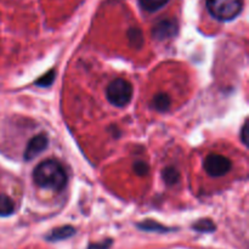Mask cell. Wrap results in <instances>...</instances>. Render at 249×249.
Wrapping results in <instances>:
<instances>
[{
    "label": "cell",
    "instance_id": "6da1fadb",
    "mask_svg": "<svg viewBox=\"0 0 249 249\" xmlns=\"http://www.w3.org/2000/svg\"><path fill=\"white\" fill-rule=\"evenodd\" d=\"M33 180L43 189L61 191L67 184V173L60 162L46 160L39 163L33 172Z\"/></svg>",
    "mask_w": 249,
    "mask_h": 249
},
{
    "label": "cell",
    "instance_id": "7a4b0ae2",
    "mask_svg": "<svg viewBox=\"0 0 249 249\" xmlns=\"http://www.w3.org/2000/svg\"><path fill=\"white\" fill-rule=\"evenodd\" d=\"M208 11L219 21H231L241 14L243 0H207Z\"/></svg>",
    "mask_w": 249,
    "mask_h": 249
},
{
    "label": "cell",
    "instance_id": "3957f363",
    "mask_svg": "<svg viewBox=\"0 0 249 249\" xmlns=\"http://www.w3.org/2000/svg\"><path fill=\"white\" fill-rule=\"evenodd\" d=\"M106 96L109 104L113 106L124 107L130 102L133 97V87L125 79L118 78L107 87Z\"/></svg>",
    "mask_w": 249,
    "mask_h": 249
},
{
    "label": "cell",
    "instance_id": "277c9868",
    "mask_svg": "<svg viewBox=\"0 0 249 249\" xmlns=\"http://www.w3.org/2000/svg\"><path fill=\"white\" fill-rule=\"evenodd\" d=\"M204 169L211 177L219 178L228 174L231 169V162L225 156L213 153L209 155L204 160Z\"/></svg>",
    "mask_w": 249,
    "mask_h": 249
},
{
    "label": "cell",
    "instance_id": "5b68a950",
    "mask_svg": "<svg viewBox=\"0 0 249 249\" xmlns=\"http://www.w3.org/2000/svg\"><path fill=\"white\" fill-rule=\"evenodd\" d=\"M49 145V139L45 134H39V135L34 136L29 140L28 145H27L26 151H24L23 158L24 160L29 162V160H34L36 156L44 150H46Z\"/></svg>",
    "mask_w": 249,
    "mask_h": 249
},
{
    "label": "cell",
    "instance_id": "8992f818",
    "mask_svg": "<svg viewBox=\"0 0 249 249\" xmlns=\"http://www.w3.org/2000/svg\"><path fill=\"white\" fill-rule=\"evenodd\" d=\"M178 33V22L175 19H163L155 24L152 36L157 40H165Z\"/></svg>",
    "mask_w": 249,
    "mask_h": 249
},
{
    "label": "cell",
    "instance_id": "52a82bcc",
    "mask_svg": "<svg viewBox=\"0 0 249 249\" xmlns=\"http://www.w3.org/2000/svg\"><path fill=\"white\" fill-rule=\"evenodd\" d=\"M75 233V229L72 226H61V228L55 229V230L51 231L48 236H46V240L50 241V242H57V241L66 240V238L72 237Z\"/></svg>",
    "mask_w": 249,
    "mask_h": 249
},
{
    "label": "cell",
    "instance_id": "ba28073f",
    "mask_svg": "<svg viewBox=\"0 0 249 249\" xmlns=\"http://www.w3.org/2000/svg\"><path fill=\"white\" fill-rule=\"evenodd\" d=\"M15 212V203L6 195L0 194V216H10Z\"/></svg>",
    "mask_w": 249,
    "mask_h": 249
},
{
    "label": "cell",
    "instance_id": "9c48e42d",
    "mask_svg": "<svg viewBox=\"0 0 249 249\" xmlns=\"http://www.w3.org/2000/svg\"><path fill=\"white\" fill-rule=\"evenodd\" d=\"M153 107L158 112H167L170 108V99L167 94H158L153 99Z\"/></svg>",
    "mask_w": 249,
    "mask_h": 249
},
{
    "label": "cell",
    "instance_id": "30bf717a",
    "mask_svg": "<svg viewBox=\"0 0 249 249\" xmlns=\"http://www.w3.org/2000/svg\"><path fill=\"white\" fill-rule=\"evenodd\" d=\"M139 1H140L141 7L145 11L156 12L160 9H162L169 0H139Z\"/></svg>",
    "mask_w": 249,
    "mask_h": 249
},
{
    "label": "cell",
    "instance_id": "8fae6325",
    "mask_svg": "<svg viewBox=\"0 0 249 249\" xmlns=\"http://www.w3.org/2000/svg\"><path fill=\"white\" fill-rule=\"evenodd\" d=\"M162 177H163V180H164L165 184H167V185H175V184H178V182H179L180 173L178 172L175 168L168 167V168H165L164 170H163Z\"/></svg>",
    "mask_w": 249,
    "mask_h": 249
},
{
    "label": "cell",
    "instance_id": "7c38bea8",
    "mask_svg": "<svg viewBox=\"0 0 249 249\" xmlns=\"http://www.w3.org/2000/svg\"><path fill=\"white\" fill-rule=\"evenodd\" d=\"M128 38L131 45L136 49H140L143 45V36L140 29L131 28L128 32Z\"/></svg>",
    "mask_w": 249,
    "mask_h": 249
},
{
    "label": "cell",
    "instance_id": "4fadbf2b",
    "mask_svg": "<svg viewBox=\"0 0 249 249\" xmlns=\"http://www.w3.org/2000/svg\"><path fill=\"white\" fill-rule=\"evenodd\" d=\"M138 228L145 231H158V232H168V231H170V229L164 228L163 225H160V224H157L156 221H151V220L138 224Z\"/></svg>",
    "mask_w": 249,
    "mask_h": 249
},
{
    "label": "cell",
    "instance_id": "5bb4252c",
    "mask_svg": "<svg viewBox=\"0 0 249 249\" xmlns=\"http://www.w3.org/2000/svg\"><path fill=\"white\" fill-rule=\"evenodd\" d=\"M192 228L196 231H198V232H213V231L215 230V225H214L213 221L209 220V219H202V220H198Z\"/></svg>",
    "mask_w": 249,
    "mask_h": 249
},
{
    "label": "cell",
    "instance_id": "9a60e30c",
    "mask_svg": "<svg viewBox=\"0 0 249 249\" xmlns=\"http://www.w3.org/2000/svg\"><path fill=\"white\" fill-rule=\"evenodd\" d=\"M133 169H134V172H135L138 175H147L148 172H150V167H148L147 163L141 162V160L134 163Z\"/></svg>",
    "mask_w": 249,
    "mask_h": 249
},
{
    "label": "cell",
    "instance_id": "2e32d148",
    "mask_svg": "<svg viewBox=\"0 0 249 249\" xmlns=\"http://www.w3.org/2000/svg\"><path fill=\"white\" fill-rule=\"evenodd\" d=\"M55 72L53 71H50L49 73H46L44 77H41L40 79L36 80V85L38 87H49V85H51V83L53 82V78H55Z\"/></svg>",
    "mask_w": 249,
    "mask_h": 249
},
{
    "label": "cell",
    "instance_id": "e0dca14e",
    "mask_svg": "<svg viewBox=\"0 0 249 249\" xmlns=\"http://www.w3.org/2000/svg\"><path fill=\"white\" fill-rule=\"evenodd\" d=\"M112 245V240L108 238L106 241H101V242H97V243H92V245L89 246L88 249H109L111 248Z\"/></svg>",
    "mask_w": 249,
    "mask_h": 249
},
{
    "label": "cell",
    "instance_id": "ac0fdd59",
    "mask_svg": "<svg viewBox=\"0 0 249 249\" xmlns=\"http://www.w3.org/2000/svg\"><path fill=\"white\" fill-rule=\"evenodd\" d=\"M247 136H248V123L246 122V123L243 124V126H242V130H241V138H242V142L245 143L246 146L248 145Z\"/></svg>",
    "mask_w": 249,
    "mask_h": 249
}]
</instances>
